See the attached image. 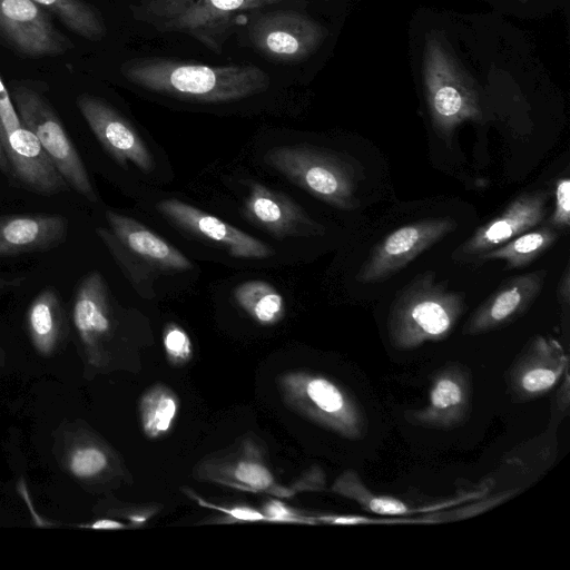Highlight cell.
<instances>
[{"instance_id":"cell-1","label":"cell","mask_w":570,"mask_h":570,"mask_svg":"<svg viewBox=\"0 0 570 570\" xmlns=\"http://www.w3.org/2000/svg\"><path fill=\"white\" fill-rule=\"evenodd\" d=\"M121 75L146 90L198 102H229L265 91L268 75L253 65L206 66L164 57L127 60Z\"/></svg>"},{"instance_id":"cell-2","label":"cell","mask_w":570,"mask_h":570,"mask_svg":"<svg viewBox=\"0 0 570 570\" xmlns=\"http://www.w3.org/2000/svg\"><path fill=\"white\" fill-rule=\"evenodd\" d=\"M466 307L464 295L450 289L433 272L415 276L395 296L387 317L390 343L413 350L446 338Z\"/></svg>"},{"instance_id":"cell-3","label":"cell","mask_w":570,"mask_h":570,"mask_svg":"<svg viewBox=\"0 0 570 570\" xmlns=\"http://www.w3.org/2000/svg\"><path fill=\"white\" fill-rule=\"evenodd\" d=\"M287 0H140L132 7L136 19L161 32H181L215 53L245 13Z\"/></svg>"},{"instance_id":"cell-4","label":"cell","mask_w":570,"mask_h":570,"mask_svg":"<svg viewBox=\"0 0 570 570\" xmlns=\"http://www.w3.org/2000/svg\"><path fill=\"white\" fill-rule=\"evenodd\" d=\"M265 163L328 205L343 210L360 206L356 197L362 168L345 156L309 145L282 146L266 153Z\"/></svg>"},{"instance_id":"cell-5","label":"cell","mask_w":570,"mask_h":570,"mask_svg":"<svg viewBox=\"0 0 570 570\" xmlns=\"http://www.w3.org/2000/svg\"><path fill=\"white\" fill-rule=\"evenodd\" d=\"M423 80L432 125L441 136H450L462 122L481 117L472 80L443 42L432 35L424 45Z\"/></svg>"},{"instance_id":"cell-6","label":"cell","mask_w":570,"mask_h":570,"mask_svg":"<svg viewBox=\"0 0 570 570\" xmlns=\"http://www.w3.org/2000/svg\"><path fill=\"white\" fill-rule=\"evenodd\" d=\"M11 99L21 124L37 137L68 186L88 200L96 202L97 196L88 171L60 119L46 99L23 86L12 89Z\"/></svg>"},{"instance_id":"cell-7","label":"cell","mask_w":570,"mask_h":570,"mask_svg":"<svg viewBox=\"0 0 570 570\" xmlns=\"http://www.w3.org/2000/svg\"><path fill=\"white\" fill-rule=\"evenodd\" d=\"M106 219L110 229L98 227L96 232L132 282L142 278L139 261L158 272L193 268L181 252L139 222L112 210L106 212Z\"/></svg>"},{"instance_id":"cell-8","label":"cell","mask_w":570,"mask_h":570,"mask_svg":"<svg viewBox=\"0 0 570 570\" xmlns=\"http://www.w3.org/2000/svg\"><path fill=\"white\" fill-rule=\"evenodd\" d=\"M456 226L454 219L440 217L399 227L376 244L362 265L356 279L371 284L393 276Z\"/></svg>"},{"instance_id":"cell-9","label":"cell","mask_w":570,"mask_h":570,"mask_svg":"<svg viewBox=\"0 0 570 570\" xmlns=\"http://www.w3.org/2000/svg\"><path fill=\"white\" fill-rule=\"evenodd\" d=\"M255 49L279 62H297L311 56L326 38L314 19L293 11L275 10L256 18L248 28Z\"/></svg>"},{"instance_id":"cell-10","label":"cell","mask_w":570,"mask_h":570,"mask_svg":"<svg viewBox=\"0 0 570 570\" xmlns=\"http://www.w3.org/2000/svg\"><path fill=\"white\" fill-rule=\"evenodd\" d=\"M569 358L554 338L533 337L507 374V385L515 402H527L550 392L564 376Z\"/></svg>"},{"instance_id":"cell-11","label":"cell","mask_w":570,"mask_h":570,"mask_svg":"<svg viewBox=\"0 0 570 570\" xmlns=\"http://www.w3.org/2000/svg\"><path fill=\"white\" fill-rule=\"evenodd\" d=\"M549 197V191L544 189L518 196L502 213L480 226L462 243L453 252V258L478 259L484 253L540 225L547 216Z\"/></svg>"},{"instance_id":"cell-12","label":"cell","mask_w":570,"mask_h":570,"mask_svg":"<svg viewBox=\"0 0 570 570\" xmlns=\"http://www.w3.org/2000/svg\"><path fill=\"white\" fill-rule=\"evenodd\" d=\"M77 106L92 134L121 166L131 163L144 173L154 169L148 147L134 127L111 106L90 95L79 96Z\"/></svg>"},{"instance_id":"cell-13","label":"cell","mask_w":570,"mask_h":570,"mask_svg":"<svg viewBox=\"0 0 570 570\" xmlns=\"http://www.w3.org/2000/svg\"><path fill=\"white\" fill-rule=\"evenodd\" d=\"M157 208L178 227L218 244L233 257L262 259L274 254L267 244L178 199H164Z\"/></svg>"},{"instance_id":"cell-14","label":"cell","mask_w":570,"mask_h":570,"mask_svg":"<svg viewBox=\"0 0 570 570\" xmlns=\"http://www.w3.org/2000/svg\"><path fill=\"white\" fill-rule=\"evenodd\" d=\"M472 384L468 370L452 364L439 370L431 382L428 403L407 415L414 425L449 430L463 423L470 411Z\"/></svg>"},{"instance_id":"cell-15","label":"cell","mask_w":570,"mask_h":570,"mask_svg":"<svg viewBox=\"0 0 570 570\" xmlns=\"http://www.w3.org/2000/svg\"><path fill=\"white\" fill-rule=\"evenodd\" d=\"M0 31L31 57L60 55L70 47L32 0H0Z\"/></svg>"},{"instance_id":"cell-16","label":"cell","mask_w":570,"mask_h":570,"mask_svg":"<svg viewBox=\"0 0 570 570\" xmlns=\"http://www.w3.org/2000/svg\"><path fill=\"white\" fill-rule=\"evenodd\" d=\"M299 396L307 412L323 425L347 439L364 436L362 409L338 384L323 376H308L299 382Z\"/></svg>"},{"instance_id":"cell-17","label":"cell","mask_w":570,"mask_h":570,"mask_svg":"<svg viewBox=\"0 0 570 570\" xmlns=\"http://www.w3.org/2000/svg\"><path fill=\"white\" fill-rule=\"evenodd\" d=\"M546 278L547 271L540 269L507 279L471 315L463 333L482 334L512 323L535 301Z\"/></svg>"},{"instance_id":"cell-18","label":"cell","mask_w":570,"mask_h":570,"mask_svg":"<svg viewBox=\"0 0 570 570\" xmlns=\"http://www.w3.org/2000/svg\"><path fill=\"white\" fill-rule=\"evenodd\" d=\"M11 173L28 189L41 195H56L68 189L37 137L23 125L0 141Z\"/></svg>"},{"instance_id":"cell-19","label":"cell","mask_w":570,"mask_h":570,"mask_svg":"<svg viewBox=\"0 0 570 570\" xmlns=\"http://www.w3.org/2000/svg\"><path fill=\"white\" fill-rule=\"evenodd\" d=\"M245 214L277 238L298 234H322L318 225L292 199L258 183L248 185Z\"/></svg>"},{"instance_id":"cell-20","label":"cell","mask_w":570,"mask_h":570,"mask_svg":"<svg viewBox=\"0 0 570 570\" xmlns=\"http://www.w3.org/2000/svg\"><path fill=\"white\" fill-rule=\"evenodd\" d=\"M68 220L60 215L0 217V257L48 250L66 242Z\"/></svg>"},{"instance_id":"cell-21","label":"cell","mask_w":570,"mask_h":570,"mask_svg":"<svg viewBox=\"0 0 570 570\" xmlns=\"http://www.w3.org/2000/svg\"><path fill=\"white\" fill-rule=\"evenodd\" d=\"M72 320L89 356L98 351L111 331V303L102 275L94 271L79 283L75 293Z\"/></svg>"},{"instance_id":"cell-22","label":"cell","mask_w":570,"mask_h":570,"mask_svg":"<svg viewBox=\"0 0 570 570\" xmlns=\"http://www.w3.org/2000/svg\"><path fill=\"white\" fill-rule=\"evenodd\" d=\"M27 328L35 348L42 355L51 354L63 334V312L55 288H43L27 311Z\"/></svg>"},{"instance_id":"cell-23","label":"cell","mask_w":570,"mask_h":570,"mask_svg":"<svg viewBox=\"0 0 570 570\" xmlns=\"http://www.w3.org/2000/svg\"><path fill=\"white\" fill-rule=\"evenodd\" d=\"M558 236V230L546 224L484 253L478 261L502 259L508 269L524 267L549 249Z\"/></svg>"},{"instance_id":"cell-24","label":"cell","mask_w":570,"mask_h":570,"mask_svg":"<svg viewBox=\"0 0 570 570\" xmlns=\"http://www.w3.org/2000/svg\"><path fill=\"white\" fill-rule=\"evenodd\" d=\"M237 304L256 322L272 325L285 313V302L275 286L265 281H247L234 289Z\"/></svg>"},{"instance_id":"cell-25","label":"cell","mask_w":570,"mask_h":570,"mask_svg":"<svg viewBox=\"0 0 570 570\" xmlns=\"http://www.w3.org/2000/svg\"><path fill=\"white\" fill-rule=\"evenodd\" d=\"M333 491L357 502L365 511L376 514L404 515L415 511L402 500L374 493L352 470L343 472L336 479Z\"/></svg>"},{"instance_id":"cell-26","label":"cell","mask_w":570,"mask_h":570,"mask_svg":"<svg viewBox=\"0 0 570 570\" xmlns=\"http://www.w3.org/2000/svg\"><path fill=\"white\" fill-rule=\"evenodd\" d=\"M32 1L52 11L70 30L88 40H100L106 33L99 13L82 0Z\"/></svg>"},{"instance_id":"cell-27","label":"cell","mask_w":570,"mask_h":570,"mask_svg":"<svg viewBox=\"0 0 570 570\" xmlns=\"http://www.w3.org/2000/svg\"><path fill=\"white\" fill-rule=\"evenodd\" d=\"M140 410L145 433L157 438L170 429L177 413V400L169 390L155 387L142 397Z\"/></svg>"},{"instance_id":"cell-28","label":"cell","mask_w":570,"mask_h":570,"mask_svg":"<svg viewBox=\"0 0 570 570\" xmlns=\"http://www.w3.org/2000/svg\"><path fill=\"white\" fill-rule=\"evenodd\" d=\"M107 466L106 454L96 446H82L75 450L69 459L71 473L79 479H89Z\"/></svg>"},{"instance_id":"cell-29","label":"cell","mask_w":570,"mask_h":570,"mask_svg":"<svg viewBox=\"0 0 570 570\" xmlns=\"http://www.w3.org/2000/svg\"><path fill=\"white\" fill-rule=\"evenodd\" d=\"M554 208L548 225L557 230H566L570 225V179L560 177L554 184Z\"/></svg>"},{"instance_id":"cell-30","label":"cell","mask_w":570,"mask_h":570,"mask_svg":"<svg viewBox=\"0 0 570 570\" xmlns=\"http://www.w3.org/2000/svg\"><path fill=\"white\" fill-rule=\"evenodd\" d=\"M235 478L256 490L267 489L273 483L269 470L256 462H240L235 469Z\"/></svg>"},{"instance_id":"cell-31","label":"cell","mask_w":570,"mask_h":570,"mask_svg":"<svg viewBox=\"0 0 570 570\" xmlns=\"http://www.w3.org/2000/svg\"><path fill=\"white\" fill-rule=\"evenodd\" d=\"M164 345L167 354L176 361L186 360L191 353V344L187 333L176 324H170L166 328Z\"/></svg>"},{"instance_id":"cell-32","label":"cell","mask_w":570,"mask_h":570,"mask_svg":"<svg viewBox=\"0 0 570 570\" xmlns=\"http://www.w3.org/2000/svg\"><path fill=\"white\" fill-rule=\"evenodd\" d=\"M21 125L11 96L0 78V141Z\"/></svg>"},{"instance_id":"cell-33","label":"cell","mask_w":570,"mask_h":570,"mask_svg":"<svg viewBox=\"0 0 570 570\" xmlns=\"http://www.w3.org/2000/svg\"><path fill=\"white\" fill-rule=\"evenodd\" d=\"M266 518L269 521L303 522L286 505L277 501H271L265 507Z\"/></svg>"},{"instance_id":"cell-34","label":"cell","mask_w":570,"mask_h":570,"mask_svg":"<svg viewBox=\"0 0 570 570\" xmlns=\"http://www.w3.org/2000/svg\"><path fill=\"white\" fill-rule=\"evenodd\" d=\"M212 505V504H209ZM214 507V505H212ZM217 510H220L234 519L240 520V521H262L267 520L266 515L264 513H261L254 509L250 508H233V509H224L220 507H214Z\"/></svg>"},{"instance_id":"cell-35","label":"cell","mask_w":570,"mask_h":570,"mask_svg":"<svg viewBox=\"0 0 570 570\" xmlns=\"http://www.w3.org/2000/svg\"><path fill=\"white\" fill-rule=\"evenodd\" d=\"M570 277H569V266L566 267L564 273L560 279L558 287V297L566 305L569 304L570 298Z\"/></svg>"},{"instance_id":"cell-36","label":"cell","mask_w":570,"mask_h":570,"mask_svg":"<svg viewBox=\"0 0 570 570\" xmlns=\"http://www.w3.org/2000/svg\"><path fill=\"white\" fill-rule=\"evenodd\" d=\"M23 282L24 277H0V291L19 287Z\"/></svg>"},{"instance_id":"cell-37","label":"cell","mask_w":570,"mask_h":570,"mask_svg":"<svg viewBox=\"0 0 570 570\" xmlns=\"http://www.w3.org/2000/svg\"><path fill=\"white\" fill-rule=\"evenodd\" d=\"M91 528L95 529H120L124 528V524L114 520H99L95 522Z\"/></svg>"},{"instance_id":"cell-38","label":"cell","mask_w":570,"mask_h":570,"mask_svg":"<svg viewBox=\"0 0 570 570\" xmlns=\"http://www.w3.org/2000/svg\"><path fill=\"white\" fill-rule=\"evenodd\" d=\"M0 170L6 175L11 174V167H10V164L8 161V158L3 151L1 144H0Z\"/></svg>"},{"instance_id":"cell-39","label":"cell","mask_w":570,"mask_h":570,"mask_svg":"<svg viewBox=\"0 0 570 570\" xmlns=\"http://www.w3.org/2000/svg\"><path fill=\"white\" fill-rule=\"evenodd\" d=\"M1 358H2V354H1V350H0V361H1Z\"/></svg>"},{"instance_id":"cell-40","label":"cell","mask_w":570,"mask_h":570,"mask_svg":"<svg viewBox=\"0 0 570 570\" xmlns=\"http://www.w3.org/2000/svg\"><path fill=\"white\" fill-rule=\"evenodd\" d=\"M519 1L525 2V1H529V0H519Z\"/></svg>"}]
</instances>
